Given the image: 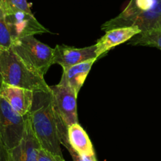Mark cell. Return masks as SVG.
I'll use <instances>...</instances> for the list:
<instances>
[{
	"instance_id": "cell-23",
	"label": "cell",
	"mask_w": 161,
	"mask_h": 161,
	"mask_svg": "<svg viewBox=\"0 0 161 161\" xmlns=\"http://www.w3.org/2000/svg\"><path fill=\"white\" fill-rule=\"evenodd\" d=\"M0 10H1V7H0Z\"/></svg>"
},
{
	"instance_id": "cell-11",
	"label": "cell",
	"mask_w": 161,
	"mask_h": 161,
	"mask_svg": "<svg viewBox=\"0 0 161 161\" xmlns=\"http://www.w3.org/2000/svg\"><path fill=\"white\" fill-rule=\"evenodd\" d=\"M137 27H123L107 31L106 33L97 41L96 54L97 58L107 53L108 51L118 45L127 42L132 37L140 33Z\"/></svg>"
},
{
	"instance_id": "cell-9",
	"label": "cell",
	"mask_w": 161,
	"mask_h": 161,
	"mask_svg": "<svg viewBox=\"0 0 161 161\" xmlns=\"http://www.w3.org/2000/svg\"><path fill=\"white\" fill-rule=\"evenodd\" d=\"M40 148L27 115L24 137L18 146L9 151V161H37V153Z\"/></svg>"
},
{
	"instance_id": "cell-17",
	"label": "cell",
	"mask_w": 161,
	"mask_h": 161,
	"mask_svg": "<svg viewBox=\"0 0 161 161\" xmlns=\"http://www.w3.org/2000/svg\"><path fill=\"white\" fill-rule=\"evenodd\" d=\"M153 0H130L123 13L130 14L136 10L148 8L153 3Z\"/></svg>"
},
{
	"instance_id": "cell-1",
	"label": "cell",
	"mask_w": 161,
	"mask_h": 161,
	"mask_svg": "<svg viewBox=\"0 0 161 161\" xmlns=\"http://www.w3.org/2000/svg\"><path fill=\"white\" fill-rule=\"evenodd\" d=\"M27 115L41 148L54 155L63 156L52 91L34 92L32 108Z\"/></svg>"
},
{
	"instance_id": "cell-22",
	"label": "cell",
	"mask_w": 161,
	"mask_h": 161,
	"mask_svg": "<svg viewBox=\"0 0 161 161\" xmlns=\"http://www.w3.org/2000/svg\"><path fill=\"white\" fill-rule=\"evenodd\" d=\"M2 84H3V80H2V77H1V74H0V87H1Z\"/></svg>"
},
{
	"instance_id": "cell-20",
	"label": "cell",
	"mask_w": 161,
	"mask_h": 161,
	"mask_svg": "<svg viewBox=\"0 0 161 161\" xmlns=\"http://www.w3.org/2000/svg\"><path fill=\"white\" fill-rule=\"evenodd\" d=\"M66 148L68 150V152L69 153V154H70L71 157H72V159H73V161H84V159H83L81 155H80L78 153H77V152H76L75 150H74V148L70 146V145H68V146H66Z\"/></svg>"
},
{
	"instance_id": "cell-8",
	"label": "cell",
	"mask_w": 161,
	"mask_h": 161,
	"mask_svg": "<svg viewBox=\"0 0 161 161\" xmlns=\"http://www.w3.org/2000/svg\"><path fill=\"white\" fill-rule=\"evenodd\" d=\"M97 58L95 44L80 48L58 44L54 48L53 64L60 65L63 69L83 62Z\"/></svg>"
},
{
	"instance_id": "cell-12",
	"label": "cell",
	"mask_w": 161,
	"mask_h": 161,
	"mask_svg": "<svg viewBox=\"0 0 161 161\" xmlns=\"http://www.w3.org/2000/svg\"><path fill=\"white\" fill-rule=\"evenodd\" d=\"M96 60L97 59H91L76 64L66 69H63L61 80L66 81L78 95L79 91L82 87Z\"/></svg>"
},
{
	"instance_id": "cell-7",
	"label": "cell",
	"mask_w": 161,
	"mask_h": 161,
	"mask_svg": "<svg viewBox=\"0 0 161 161\" xmlns=\"http://www.w3.org/2000/svg\"><path fill=\"white\" fill-rule=\"evenodd\" d=\"M5 18L13 40L50 32L47 28L37 21L32 13L16 12L5 14Z\"/></svg>"
},
{
	"instance_id": "cell-2",
	"label": "cell",
	"mask_w": 161,
	"mask_h": 161,
	"mask_svg": "<svg viewBox=\"0 0 161 161\" xmlns=\"http://www.w3.org/2000/svg\"><path fill=\"white\" fill-rule=\"evenodd\" d=\"M0 74L5 84L32 92H51L44 76L26 66L11 48L0 50Z\"/></svg>"
},
{
	"instance_id": "cell-14",
	"label": "cell",
	"mask_w": 161,
	"mask_h": 161,
	"mask_svg": "<svg viewBox=\"0 0 161 161\" xmlns=\"http://www.w3.org/2000/svg\"><path fill=\"white\" fill-rule=\"evenodd\" d=\"M127 44L133 46L156 47L161 50V29L140 32L128 40Z\"/></svg>"
},
{
	"instance_id": "cell-5",
	"label": "cell",
	"mask_w": 161,
	"mask_h": 161,
	"mask_svg": "<svg viewBox=\"0 0 161 161\" xmlns=\"http://www.w3.org/2000/svg\"><path fill=\"white\" fill-rule=\"evenodd\" d=\"M137 27L142 32L161 29V0H153L148 8L130 14L120 13L101 26L103 31L123 27Z\"/></svg>"
},
{
	"instance_id": "cell-16",
	"label": "cell",
	"mask_w": 161,
	"mask_h": 161,
	"mask_svg": "<svg viewBox=\"0 0 161 161\" xmlns=\"http://www.w3.org/2000/svg\"><path fill=\"white\" fill-rule=\"evenodd\" d=\"M13 40L6 21L5 14L0 10V50L11 48Z\"/></svg>"
},
{
	"instance_id": "cell-10",
	"label": "cell",
	"mask_w": 161,
	"mask_h": 161,
	"mask_svg": "<svg viewBox=\"0 0 161 161\" xmlns=\"http://www.w3.org/2000/svg\"><path fill=\"white\" fill-rule=\"evenodd\" d=\"M33 92L29 89L3 83L0 96L3 97L16 112L26 116L30 111L33 100Z\"/></svg>"
},
{
	"instance_id": "cell-13",
	"label": "cell",
	"mask_w": 161,
	"mask_h": 161,
	"mask_svg": "<svg viewBox=\"0 0 161 161\" xmlns=\"http://www.w3.org/2000/svg\"><path fill=\"white\" fill-rule=\"evenodd\" d=\"M68 141L69 145L81 156L95 155L89 135L78 123L68 127Z\"/></svg>"
},
{
	"instance_id": "cell-15",
	"label": "cell",
	"mask_w": 161,
	"mask_h": 161,
	"mask_svg": "<svg viewBox=\"0 0 161 161\" xmlns=\"http://www.w3.org/2000/svg\"><path fill=\"white\" fill-rule=\"evenodd\" d=\"M0 7L4 14L16 12L32 13L27 0H0Z\"/></svg>"
},
{
	"instance_id": "cell-21",
	"label": "cell",
	"mask_w": 161,
	"mask_h": 161,
	"mask_svg": "<svg viewBox=\"0 0 161 161\" xmlns=\"http://www.w3.org/2000/svg\"><path fill=\"white\" fill-rule=\"evenodd\" d=\"M82 156L84 161H97L95 155H84Z\"/></svg>"
},
{
	"instance_id": "cell-3",
	"label": "cell",
	"mask_w": 161,
	"mask_h": 161,
	"mask_svg": "<svg viewBox=\"0 0 161 161\" xmlns=\"http://www.w3.org/2000/svg\"><path fill=\"white\" fill-rule=\"evenodd\" d=\"M53 98V106L58 126L61 144L66 148L69 145L68 127L78 123L77 108V94L64 80L50 86Z\"/></svg>"
},
{
	"instance_id": "cell-6",
	"label": "cell",
	"mask_w": 161,
	"mask_h": 161,
	"mask_svg": "<svg viewBox=\"0 0 161 161\" xmlns=\"http://www.w3.org/2000/svg\"><path fill=\"white\" fill-rule=\"evenodd\" d=\"M26 116L16 112L0 96V136L9 151L18 146L24 137Z\"/></svg>"
},
{
	"instance_id": "cell-18",
	"label": "cell",
	"mask_w": 161,
	"mask_h": 161,
	"mask_svg": "<svg viewBox=\"0 0 161 161\" xmlns=\"http://www.w3.org/2000/svg\"><path fill=\"white\" fill-rule=\"evenodd\" d=\"M37 161H65L63 156L54 155L40 148L37 153Z\"/></svg>"
},
{
	"instance_id": "cell-4",
	"label": "cell",
	"mask_w": 161,
	"mask_h": 161,
	"mask_svg": "<svg viewBox=\"0 0 161 161\" xmlns=\"http://www.w3.org/2000/svg\"><path fill=\"white\" fill-rule=\"evenodd\" d=\"M11 49L26 66L44 77L53 65L54 48L34 36L13 40Z\"/></svg>"
},
{
	"instance_id": "cell-19",
	"label": "cell",
	"mask_w": 161,
	"mask_h": 161,
	"mask_svg": "<svg viewBox=\"0 0 161 161\" xmlns=\"http://www.w3.org/2000/svg\"><path fill=\"white\" fill-rule=\"evenodd\" d=\"M0 161H9V150L4 145L0 136Z\"/></svg>"
}]
</instances>
